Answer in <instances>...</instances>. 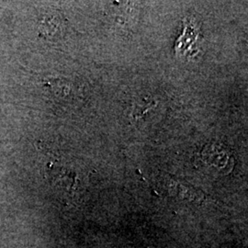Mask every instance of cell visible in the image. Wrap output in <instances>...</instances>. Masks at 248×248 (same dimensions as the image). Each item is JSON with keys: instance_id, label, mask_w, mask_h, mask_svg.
<instances>
[]
</instances>
